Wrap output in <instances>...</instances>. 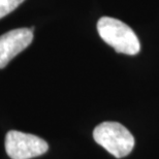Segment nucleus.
<instances>
[{"label": "nucleus", "mask_w": 159, "mask_h": 159, "mask_svg": "<svg viewBox=\"0 0 159 159\" xmlns=\"http://www.w3.org/2000/svg\"><path fill=\"white\" fill-rule=\"evenodd\" d=\"M47 142L36 135L11 130L5 136V150L11 159H31L44 154Z\"/></svg>", "instance_id": "3"}, {"label": "nucleus", "mask_w": 159, "mask_h": 159, "mask_svg": "<svg viewBox=\"0 0 159 159\" xmlns=\"http://www.w3.org/2000/svg\"><path fill=\"white\" fill-rule=\"evenodd\" d=\"M93 138L98 145L116 158L127 156L134 147V138L118 122H103L95 127Z\"/></svg>", "instance_id": "2"}, {"label": "nucleus", "mask_w": 159, "mask_h": 159, "mask_svg": "<svg viewBox=\"0 0 159 159\" xmlns=\"http://www.w3.org/2000/svg\"><path fill=\"white\" fill-rule=\"evenodd\" d=\"M33 40L32 28H19L0 36V69L4 68Z\"/></svg>", "instance_id": "4"}, {"label": "nucleus", "mask_w": 159, "mask_h": 159, "mask_svg": "<svg viewBox=\"0 0 159 159\" xmlns=\"http://www.w3.org/2000/svg\"><path fill=\"white\" fill-rule=\"evenodd\" d=\"M25 0H0V19L15 11Z\"/></svg>", "instance_id": "5"}, {"label": "nucleus", "mask_w": 159, "mask_h": 159, "mask_svg": "<svg viewBox=\"0 0 159 159\" xmlns=\"http://www.w3.org/2000/svg\"><path fill=\"white\" fill-rule=\"evenodd\" d=\"M99 36L117 53L136 55L141 50V43L131 28L125 23L111 17H102L97 22Z\"/></svg>", "instance_id": "1"}]
</instances>
